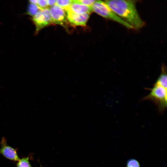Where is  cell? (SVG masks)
<instances>
[{"label":"cell","mask_w":167,"mask_h":167,"mask_svg":"<svg viewBox=\"0 0 167 167\" xmlns=\"http://www.w3.org/2000/svg\"><path fill=\"white\" fill-rule=\"evenodd\" d=\"M121 19L131 26L133 29H139L145 25L133 0H108L104 1Z\"/></svg>","instance_id":"cell-1"},{"label":"cell","mask_w":167,"mask_h":167,"mask_svg":"<svg viewBox=\"0 0 167 167\" xmlns=\"http://www.w3.org/2000/svg\"><path fill=\"white\" fill-rule=\"evenodd\" d=\"M93 12L101 16L120 24L128 29L132 27L119 17L105 2L101 0H96L91 6Z\"/></svg>","instance_id":"cell-2"},{"label":"cell","mask_w":167,"mask_h":167,"mask_svg":"<svg viewBox=\"0 0 167 167\" xmlns=\"http://www.w3.org/2000/svg\"><path fill=\"white\" fill-rule=\"evenodd\" d=\"M150 90L149 93L143 99L153 102L157 106L159 111L162 113L167 107V89L154 84L152 88Z\"/></svg>","instance_id":"cell-3"},{"label":"cell","mask_w":167,"mask_h":167,"mask_svg":"<svg viewBox=\"0 0 167 167\" xmlns=\"http://www.w3.org/2000/svg\"><path fill=\"white\" fill-rule=\"evenodd\" d=\"M31 19L35 25L36 33L43 28L53 23L49 9L48 8L41 9L32 17Z\"/></svg>","instance_id":"cell-4"},{"label":"cell","mask_w":167,"mask_h":167,"mask_svg":"<svg viewBox=\"0 0 167 167\" xmlns=\"http://www.w3.org/2000/svg\"><path fill=\"white\" fill-rule=\"evenodd\" d=\"M49 9L52 23L66 28L68 21L65 10L57 5L51 7Z\"/></svg>","instance_id":"cell-5"},{"label":"cell","mask_w":167,"mask_h":167,"mask_svg":"<svg viewBox=\"0 0 167 167\" xmlns=\"http://www.w3.org/2000/svg\"><path fill=\"white\" fill-rule=\"evenodd\" d=\"M65 11L66 12L68 21L71 25L74 26H85L89 18V14L75 13L68 9Z\"/></svg>","instance_id":"cell-6"},{"label":"cell","mask_w":167,"mask_h":167,"mask_svg":"<svg viewBox=\"0 0 167 167\" xmlns=\"http://www.w3.org/2000/svg\"><path fill=\"white\" fill-rule=\"evenodd\" d=\"M0 154L6 158L14 161H18L20 158L17 153V150L8 145L6 139L2 138L0 143Z\"/></svg>","instance_id":"cell-7"},{"label":"cell","mask_w":167,"mask_h":167,"mask_svg":"<svg viewBox=\"0 0 167 167\" xmlns=\"http://www.w3.org/2000/svg\"><path fill=\"white\" fill-rule=\"evenodd\" d=\"M72 12L78 14H88L93 12L91 6H89L73 2L68 8Z\"/></svg>","instance_id":"cell-8"},{"label":"cell","mask_w":167,"mask_h":167,"mask_svg":"<svg viewBox=\"0 0 167 167\" xmlns=\"http://www.w3.org/2000/svg\"><path fill=\"white\" fill-rule=\"evenodd\" d=\"M154 84L167 89V73L164 66H162L161 73Z\"/></svg>","instance_id":"cell-9"},{"label":"cell","mask_w":167,"mask_h":167,"mask_svg":"<svg viewBox=\"0 0 167 167\" xmlns=\"http://www.w3.org/2000/svg\"><path fill=\"white\" fill-rule=\"evenodd\" d=\"M41 9L37 5L30 3L28 9L27 13L32 17L35 15Z\"/></svg>","instance_id":"cell-10"},{"label":"cell","mask_w":167,"mask_h":167,"mask_svg":"<svg viewBox=\"0 0 167 167\" xmlns=\"http://www.w3.org/2000/svg\"><path fill=\"white\" fill-rule=\"evenodd\" d=\"M72 2L73 0H58L56 1V5L65 11L69 7Z\"/></svg>","instance_id":"cell-11"},{"label":"cell","mask_w":167,"mask_h":167,"mask_svg":"<svg viewBox=\"0 0 167 167\" xmlns=\"http://www.w3.org/2000/svg\"><path fill=\"white\" fill-rule=\"evenodd\" d=\"M17 167H32L29 161V157L19 159L16 165Z\"/></svg>","instance_id":"cell-12"},{"label":"cell","mask_w":167,"mask_h":167,"mask_svg":"<svg viewBox=\"0 0 167 167\" xmlns=\"http://www.w3.org/2000/svg\"><path fill=\"white\" fill-rule=\"evenodd\" d=\"M126 167H140L139 162L136 160L131 158L127 161L126 164Z\"/></svg>","instance_id":"cell-13"},{"label":"cell","mask_w":167,"mask_h":167,"mask_svg":"<svg viewBox=\"0 0 167 167\" xmlns=\"http://www.w3.org/2000/svg\"><path fill=\"white\" fill-rule=\"evenodd\" d=\"M96 0H75L73 2L89 6H91Z\"/></svg>","instance_id":"cell-14"},{"label":"cell","mask_w":167,"mask_h":167,"mask_svg":"<svg viewBox=\"0 0 167 167\" xmlns=\"http://www.w3.org/2000/svg\"><path fill=\"white\" fill-rule=\"evenodd\" d=\"M36 5L41 9L47 8L48 6L46 0H38Z\"/></svg>","instance_id":"cell-15"},{"label":"cell","mask_w":167,"mask_h":167,"mask_svg":"<svg viewBox=\"0 0 167 167\" xmlns=\"http://www.w3.org/2000/svg\"><path fill=\"white\" fill-rule=\"evenodd\" d=\"M56 0H47L48 6H51V7L56 5Z\"/></svg>","instance_id":"cell-16"},{"label":"cell","mask_w":167,"mask_h":167,"mask_svg":"<svg viewBox=\"0 0 167 167\" xmlns=\"http://www.w3.org/2000/svg\"><path fill=\"white\" fill-rule=\"evenodd\" d=\"M38 0H30L29 1L31 3L36 5L38 2Z\"/></svg>","instance_id":"cell-17"},{"label":"cell","mask_w":167,"mask_h":167,"mask_svg":"<svg viewBox=\"0 0 167 167\" xmlns=\"http://www.w3.org/2000/svg\"><path fill=\"white\" fill-rule=\"evenodd\" d=\"M41 167H42L41 166Z\"/></svg>","instance_id":"cell-18"}]
</instances>
